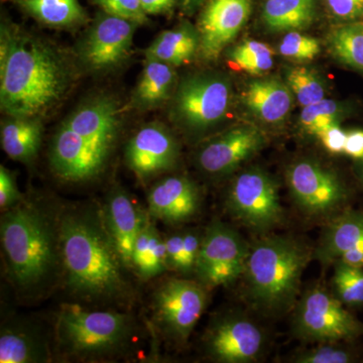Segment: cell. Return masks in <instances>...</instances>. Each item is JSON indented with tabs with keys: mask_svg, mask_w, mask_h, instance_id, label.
Returning a JSON list of instances; mask_svg holds the SVG:
<instances>
[{
	"mask_svg": "<svg viewBox=\"0 0 363 363\" xmlns=\"http://www.w3.org/2000/svg\"><path fill=\"white\" fill-rule=\"evenodd\" d=\"M334 58L353 70L363 72V21L342 23L329 33Z\"/></svg>",
	"mask_w": 363,
	"mask_h": 363,
	"instance_id": "30",
	"label": "cell"
},
{
	"mask_svg": "<svg viewBox=\"0 0 363 363\" xmlns=\"http://www.w3.org/2000/svg\"><path fill=\"white\" fill-rule=\"evenodd\" d=\"M104 13L117 18L133 21L138 25L147 23V14L145 13L140 0H91Z\"/></svg>",
	"mask_w": 363,
	"mask_h": 363,
	"instance_id": "38",
	"label": "cell"
},
{
	"mask_svg": "<svg viewBox=\"0 0 363 363\" xmlns=\"http://www.w3.org/2000/svg\"><path fill=\"white\" fill-rule=\"evenodd\" d=\"M63 124L86 140L111 150L118 128L116 105L108 99L93 100L76 109Z\"/></svg>",
	"mask_w": 363,
	"mask_h": 363,
	"instance_id": "21",
	"label": "cell"
},
{
	"mask_svg": "<svg viewBox=\"0 0 363 363\" xmlns=\"http://www.w3.org/2000/svg\"><path fill=\"white\" fill-rule=\"evenodd\" d=\"M109 152L62 124L52 140L50 159L60 178L80 182L93 178L101 171Z\"/></svg>",
	"mask_w": 363,
	"mask_h": 363,
	"instance_id": "16",
	"label": "cell"
},
{
	"mask_svg": "<svg viewBox=\"0 0 363 363\" xmlns=\"http://www.w3.org/2000/svg\"><path fill=\"white\" fill-rule=\"evenodd\" d=\"M42 135L40 117H11L2 124V149L14 161L30 162L39 152Z\"/></svg>",
	"mask_w": 363,
	"mask_h": 363,
	"instance_id": "24",
	"label": "cell"
},
{
	"mask_svg": "<svg viewBox=\"0 0 363 363\" xmlns=\"http://www.w3.org/2000/svg\"><path fill=\"white\" fill-rule=\"evenodd\" d=\"M286 182L294 201L310 216H326L339 211L350 198L337 174L313 160H300L291 164Z\"/></svg>",
	"mask_w": 363,
	"mask_h": 363,
	"instance_id": "9",
	"label": "cell"
},
{
	"mask_svg": "<svg viewBox=\"0 0 363 363\" xmlns=\"http://www.w3.org/2000/svg\"><path fill=\"white\" fill-rule=\"evenodd\" d=\"M206 351L223 363H247L259 358L264 346V334L247 318L227 316L217 320L206 335Z\"/></svg>",
	"mask_w": 363,
	"mask_h": 363,
	"instance_id": "13",
	"label": "cell"
},
{
	"mask_svg": "<svg viewBox=\"0 0 363 363\" xmlns=\"http://www.w3.org/2000/svg\"><path fill=\"white\" fill-rule=\"evenodd\" d=\"M147 215L121 190H114L104 205L102 216L105 227L123 267L133 269L136 238Z\"/></svg>",
	"mask_w": 363,
	"mask_h": 363,
	"instance_id": "20",
	"label": "cell"
},
{
	"mask_svg": "<svg viewBox=\"0 0 363 363\" xmlns=\"http://www.w3.org/2000/svg\"><path fill=\"white\" fill-rule=\"evenodd\" d=\"M142 78L135 91V104L140 107L157 106L171 97L175 86L176 72L173 66L147 58Z\"/></svg>",
	"mask_w": 363,
	"mask_h": 363,
	"instance_id": "28",
	"label": "cell"
},
{
	"mask_svg": "<svg viewBox=\"0 0 363 363\" xmlns=\"http://www.w3.org/2000/svg\"><path fill=\"white\" fill-rule=\"evenodd\" d=\"M228 65L250 75H262L274 67V51L266 43L245 40L229 52Z\"/></svg>",
	"mask_w": 363,
	"mask_h": 363,
	"instance_id": "32",
	"label": "cell"
},
{
	"mask_svg": "<svg viewBox=\"0 0 363 363\" xmlns=\"http://www.w3.org/2000/svg\"><path fill=\"white\" fill-rule=\"evenodd\" d=\"M286 85L302 107L325 98V88L314 72L305 67H293L286 71Z\"/></svg>",
	"mask_w": 363,
	"mask_h": 363,
	"instance_id": "34",
	"label": "cell"
},
{
	"mask_svg": "<svg viewBox=\"0 0 363 363\" xmlns=\"http://www.w3.org/2000/svg\"><path fill=\"white\" fill-rule=\"evenodd\" d=\"M202 241L203 235L194 230L183 231L167 236L164 243L169 269L185 274L195 272Z\"/></svg>",
	"mask_w": 363,
	"mask_h": 363,
	"instance_id": "31",
	"label": "cell"
},
{
	"mask_svg": "<svg viewBox=\"0 0 363 363\" xmlns=\"http://www.w3.org/2000/svg\"><path fill=\"white\" fill-rule=\"evenodd\" d=\"M199 33L192 26L184 23L164 30L150 45L147 57L175 67L192 61L199 51Z\"/></svg>",
	"mask_w": 363,
	"mask_h": 363,
	"instance_id": "25",
	"label": "cell"
},
{
	"mask_svg": "<svg viewBox=\"0 0 363 363\" xmlns=\"http://www.w3.org/2000/svg\"><path fill=\"white\" fill-rule=\"evenodd\" d=\"M360 164H359V178L360 180H362L363 183V159L360 160Z\"/></svg>",
	"mask_w": 363,
	"mask_h": 363,
	"instance_id": "45",
	"label": "cell"
},
{
	"mask_svg": "<svg viewBox=\"0 0 363 363\" xmlns=\"http://www.w3.org/2000/svg\"><path fill=\"white\" fill-rule=\"evenodd\" d=\"M298 337L318 342H353L363 336V322L322 288L308 291L294 320Z\"/></svg>",
	"mask_w": 363,
	"mask_h": 363,
	"instance_id": "7",
	"label": "cell"
},
{
	"mask_svg": "<svg viewBox=\"0 0 363 363\" xmlns=\"http://www.w3.org/2000/svg\"><path fill=\"white\" fill-rule=\"evenodd\" d=\"M0 235L7 272L21 291L45 286L62 264L59 222L37 205L21 201L4 211Z\"/></svg>",
	"mask_w": 363,
	"mask_h": 363,
	"instance_id": "3",
	"label": "cell"
},
{
	"mask_svg": "<svg viewBox=\"0 0 363 363\" xmlns=\"http://www.w3.org/2000/svg\"><path fill=\"white\" fill-rule=\"evenodd\" d=\"M133 331V320L126 314L87 311L78 305H64L57 319L61 350L84 360L117 354L130 342Z\"/></svg>",
	"mask_w": 363,
	"mask_h": 363,
	"instance_id": "5",
	"label": "cell"
},
{
	"mask_svg": "<svg viewBox=\"0 0 363 363\" xmlns=\"http://www.w3.org/2000/svg\"><path fill=\"white\" fill-rule=\"evenodd\" d=\"M67 286L85 300H112L125 292L121 264L104 216L91 208L71 209L59 221Z\"/></svg>",
	"mask_w": 363,
	"mask_h": 363,
	"instance_id": "2",
	"label": "cell"
},
{
	"mask_svg": "<svg viewBox=\"0 0 363 363\" xmlns=\"http://www.w3.org/2000/svg\"><path fill=\"white\" fill-rule=\"evenodd\" d=\"M68 66L37 38L2 28L0 104L11 117H40L63 99L69 88Z\"/></svg>",
	"mask_w": 363,
	"mask_h": 363,
	"instance_id": "1",
	"label": "cell"
},
{
	"mask_svg": "<svg viewBox=\"0 0 363 363\" xmlns=\"http://www.w3.org/2000/svg\"><path fill=\"white\" fill-rule=\"evenodd\" d=\"M177 0H140L143 11L147 14L168 13L175 6Z\"/></svg>",
	"mask_w": 363,
	"mask_h": 363,
	"instance_id": "43",
	"label": "cell"
},
{
	"mask_svg": "<svg viewBox=\"0 0 363 363\" xmlns=\"http://www.w3.org/2000/svg\"><path fill=\"white\" fill-rule=\"evenodd\" d=\"M138 23L104 13L99 14L81 47L86 65L108 70L128 57Z\"/></svg>",
	"mask_w": 363,
	"mask_h": 363,
	"instance_id": "14",
	"label": "cell"
},
{
	"mask_svg": "<svg viewBox=\"0 0 363 363\" xmlns=\"http://www.w3.org/2000/svg\"><path fill=\"white\" fill-rule=\"evenodd\" d=\"M178 156L175 138L160 124H149L138 130L125 150L128 167L140 179L150 178L173 168Z\"/></svg>",
	"mask_w": 363,
	"mask_h": 363,
	"instance_id": "17",
	"label": "cell"
},
{
	"mask_svg": "<svg viewBox=\"0 0 363 363\" xmlns=\"http://www.w3.org/2000/svg\"><path fill=\"white\" fill-rule=\"evenodd\" d=\"M47 359V344L37 331L23 324L6 325L2 328L0 362L33 363Z\"/></svg>",
	"mask_w": 363,
	"mask_h": 363,
	"instance_id": "23",
	"label": "cell"
},
{
	"mask_svg": "<svg viewBox=\"0 0 363 363\" xmlns=\"http://www.w3.org/2000/svg\"><path fill=\"white\" fill-rule=\"evenodd\" d=\"M327 152L333 155L343 154L347 133L342 130L339 123L331 124L316 136Z\"/></svg>",
	"mask_w": 363,
	"mask_h": 363,
	"instance_id": "41",
	"label": "cell"
},
{
	"mask_svg": "<svg viewBox=\"0 0 363 363\" xmlns=\"http://www.w3.org/2000/svg\"><path fill=\"white\" fill-rule=\"evenodd\" d=\"M252 0H208L198 23L199 52L205 61L213 62L235 39L247 23Z\"/></svg>",
	"mask_w": 363,
	"mask_h": 363,
	"instance_id": "12",
	"label": "cell"
},
{
	"mask_svg": "<svg viewBox=\"0 0 363 363\" xmlns=\"http://www.w3.org/2000/svg\"><path fill=\"white\" fill-rule=\"evenodd\" d=\"M341 114L342 107L338 102L324 98L303 107L300 114V124L306 133L317 136L331 124L339 123Z\"/></svg>",
	"mask_w": 363,
	"mask_h": 363,
	"instance_id": "35",
	"label": "cell"
},
{
	"mask_svg": "<svg viewBox=\"0 0 363 363\" xmlns=\"http://www.w3.org/2000/svg\"><path fill=\"white\" fill-rule=\"evenodd\" d=\"M21 201L23 198L13 173L4 166L0 167V208L2 211L16 206Z\"/></svg>",
	"mask_w": 363,
	"mask_h": 363,
	"instance_id": "40",
	"label": "cell"
},
{
	"mask_svg": "<svg viewBox=\"0 0 363 363\" xmlns=\"http://www.w3.org/2000/svg\"><path fill=\"white\" fill-rule=\"evenodd\" d=\"M315 255L324 264L343 262L363 269V212L348 209L334 218Z\"/></svg>",
	"mask_w": 363,
	"mask_h": 363,
	"instance_id": "19",
	"label": "cell"
},
{
	"mask_svg": "<svg viewBox=\"0 0 363 363\" xmlns=\"http://www.w3.org/2000/svg\"><path fill=\"white\" fill-rule=\"evenodd\" d=\"M226 205L233 216L257 233L269 230L283 220L278 186L262 169H248L236 177Z\"/></svg>",
	"mask_w": 363,
	"mask_h": 363,
	"instance_id": "8",
	"label": "cell"
},
{
	"mask_svg": "<svg viewBox=\"0 0 363 363\" xmlns=\"http://www.w3.org/2000/svg\"><path fill=\"white\" fill-rule=\"evenodd\" d=\"M327 9L336 20L359 21L363 16V0H325Z\"/></svg>",
	"mask_w": 363,
	"mask_h": 363,
	"instance_id": "39",
	"label": "cell"
},
{
	"mask_svg": "<svg viewBox=\"0 0 363 363\" xmlns=\"http://www.w3.org/2000/svg\"><path fill=\"white\" fill-rule=\"evenodd\" d=\"M264 143L257 126H236L207 143L198 155V164L209 175H227L255 156Z\"/></svg>",
	"mask_w": 363,
	"mask_h": 363,
	"instance_id": "15",
	"label": "cell"
},
{
	"mask_svg": "<svg viewBox=\"0 0 363 363\" xmlns=\"http://www.w3.org/2000/svg\"><path fill=\"white\" fill-rule=\"evenodd\" d=\"M233 101L226 78L217 74H196L184 79L176 90L173 114L187 130L201 133L225 118Z\"/></svg>",
	"mask_w": 363,
	"mask_h": 363,
	"instance_id": "6",
	"label": "cell"
},
{
	"mask_svg": "<svg viewBox=\"0 0 363 363\" xmlns=\"http://www.w3.org/2000/svg\"><path fill=\"white\" fill-rule=\"evenodd\" d=\"M279 54L297 62L312 61L318 56L321 47L319 40L295 30L289 32L279 45Z\"/></svg>",
	"mask_w": 363,
	"mask_h": 363,
	"instance_id": "36",
	"label": "cell"
},
{
	"mask_svg": "<svg viewBox=\"0 0 363 363\" xmlns=\"http://www.w3.org/2000/svg\"><path fill=\"white\" fill-rule=\"evenodd\" d=\"M208 0H179L183 13L187 14L194 13L200 7L204 6Z\"/></svg>",
	"mask_w": 363,
	"mask_h": 363,
	"instance_id": "44",
	"label": "cell"
},
{
	"mask_svg": "<svg viewBox=\"0 0 363 363\" xmlns=\"http://www.w3.org/2000/svg\"><path fill=\"white\" fill-rule=\"evenodd\" d=\"M357 353L351 348L322 345L300 353L294 362L298 363H350L357 362Z\"/></svg>",
	"mask_w": 363,
	"mask_h": 363,
	"instance_id": "37",
	"label": "cell"
},
{
	"mask_svg": "<svg viewBox=\"0 0 363 363\" xmlns=\"http://www.w3.org/2000/svg\"><path fill=\"white\" fill-rule=\"evenodd\" d=\"M18 4L35 20L54 28L77 26L86 20L78 0H18Z\"/></svg>",
	"mask_w": 363,
	"mask_h": 363,
	"instance_id": "29",
	"label": "cell"
},
{
	"mask_svg": "<svg viewBox=\"0 0 363 363\" xmlns=\"http://www.w3.org/2000/svg\"><path fill=\"white\" fill-rule=\"evenodd\" d=\"M149 213L164 223L177 225L190 220L201 206L199 189L185 177H168L150 189Z\"/></svg>",
	"mask_w": 363,
	"mask_h": 363,
	"instance_id": "18",
	"label": "cell"
},
{
	"mask_svg": "<svg viewBox=\"0 0 363 363\" xmlns=\"http://www.w3.org/2000/svg\"><path fill=\"white\" fill-rule=\"evenodd\" d=\"M316 16V0H266L262 18L274 32H295L309 28Z\"/></svg>",
	"mask_w": 363,
	"mask_h": 363,
	"instance_id": "27",
	"label": "cell"
},
{
	"mask_svg": "<svg viewBox=\"0 0 363 363\" xmlns=\"http://www.w3.org/2000/svg\"><path fill=\"white\" fill-rule=\"evenodd\" d=\"M351 159L360 161L363 159V130H353L347 133L344 152Z\"/></svg>",
	"mask_w": 363,
	"mask_h": 363,
	"instance_id": "42",
	"label": "cell"
},
{
	"mask_svg": "<svg viewBox=\"0 0 363 363\" xmlns=\"http://www.w3.org/2000/svg\"><path fill=\"white\" fill-rule=\"evenodd\" d=\"M336 298L348 307L363 306V269L336 262L333 279Z\"/></svg>",
	"mask_w": 363,
	"mask_h": 363,
	"instance_id": "33",
	"label": "cell"
},
{
	"mask_svg": "<svg viewBox=\"0 0 363 363\" xmlns=\"http://www.w3.org/2000/svg\"><path fill=\"white\" fill-rule=\"evenodd\" d=\"M150 213L136 238L133 253V269L143 279L155 278L168 271L166 243L156 226L150 220Z\"/></svg>",
	"mask_w": 363,
	"mask_h": 363,
	"instance_id": "26",
	"label": "cell"
},
{
	"mask_svg": "<svg viewBox=\"0 0 363 363\" xmlns=\"http://www.w3.org/2000/svg\"><path fill=\"white\" fill-rule=\"evenodd\" d=\"M248 252L240 234L214 221L203 235L196 274L204 286L228 285L245 272Z\"/></svg>",
	"mask_w": 363,
	"mask_h": 363,
	"instance_id": "11",
	"label": "cell"
},
{
	"mask_svg": "<svg viewBox=\"0 0 363 363\" xmlns=\"http://www.w3.org/2000/svg\"><path fill=\"white\" fill-rule=\"evenodd\" d=\"M207 305L204 285L188 279H171L154 295L155 319L166 335L178 342L188 340Z\"/></svg>",
	"mask_w": 363,
	"mask_h": 363,
	"instance_id": "10",
	"label": "cell"
},
{
	"mask_svg": "<svg viewBox=\"0 0 363 363\" xmlns=\"http://www.w3.org/2000/svg\"><path fill=\"white\" fill-rule=\"evenodd\" d=\"M293 97L289 86L276 78L252 81L242 94L243 104L248 111L267 124L285 121L292 109Z\"/></svg>",
	"mask_w": 363,
	"mask_h": 363,
	"instance_id": "22",
	"label": "cell"
},
{
	"mask_svg": "<svg viewBox=\"0 0 363 363\" xmlns=\"http://www.w3.org/2000/svg\"><path fill=\"white\" fill-rule=\"evenodd\" d=\"M311 257V250L294 238L272 236L255 243L243 272L253 303L271 313L289 309Z\"/></svg>",
	"mask_w": 363,
	"mask_h": 363,
	"instance_id": "4",
	"label": "cell"
}]
</instances>
